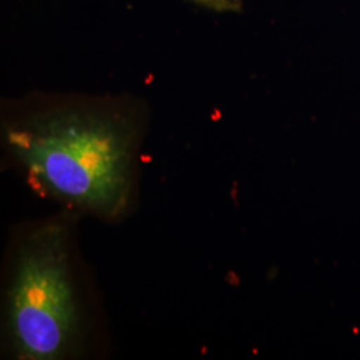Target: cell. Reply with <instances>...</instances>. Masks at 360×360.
Segmentation results:
<instances>
[{"label":"cell","mask_w":360,"mask_h":360,"mask_svg":"<svg viewBox=\"0 0 360 360\" xmlns=\"http://www.w3.org/2000/svg\"><path fill=\"white\" fill-rule=\"evenodd\" d=\"M193 6L215 13H242L243 0H186Z\"/></svg>","instance_id":"cell-3"},{"label":"cell","mask_w":360,"mask_h":360,"mask_svg":"<svg viewBox=\"0 0 360 360\" xmlns=\"http://www.w3.org/2000/svg\"><path fill=\"white\" fill-rule=\"evenodd\" d=\"M70 232L67 219H50L16 242L4 309L6 334L16 358L58 360L77 354L82 312Z\"/></svg>","instance_id":"cell-2"},{"label":"cell","mask_w":360,"mask_h":360,"mask_svg":"<svg viewBox=\"0 0 360 360\" xmlns=\"http://www.w3.org/2000/svg\"><path fill=\"white\" fill-rule=\"evenodd\" d=\"M142 110L123 99H38L6 116V153L41 193L105 219L134 200Z\"/></svg>","instance_id":"cell-1"}]
</instances>
